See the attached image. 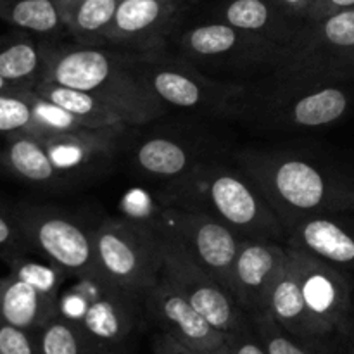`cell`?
Segmentation results:
<instances>
[{"label":"cell","mask_w":354,"mask_h":354,"mask_svg":"<svg viewBox=\"0 0 354 354\" xmlns=\"http://www.w3.org/2000/svg\"><path fill=\"white\" fill-rule=\"evenodd\" d=\"M351 7H354V0H317L308 21L322 19V17L328 16V14L339 12V10L344 9H351Z\"/></svg>","instance_id":"d590c367"},{"label":"cell","mask_w":354,"mask_h":354,"mask_svg":"<svg viewBox=\"0 0 354 354\" xmlns=\"http://www.w3.org/2000/svg\"><path fill=\"white\" fill-rule=\"evenodd\" d=\"M185 0H120L106 47L130 54L162 52Z\"/></svg>","instance_id":"5bb4252c"},{"label":"cell","mask_w":354,"mask_h":354,"mask_svg":"<svg viewBox=\"0 0 354 354\" xmlns=\"http://www.w3.org/2000/svg\"><path fill=\"white\" fill-rule=\"evenodd\" d=\"M57 315V297L41 292L14 273L0 280V320L23 330L41 328Z\"/></svg>","instance_id":"ffe728a7"},{"label":"cell","mask_w":354,"mask_h":354,"mask_svg":"<svg viewBox=\"0 0 354 354\" xmlns=\"http://www.w3.org/2000/svg\"><path fill=\"white\" fill-rule=\"evenodd\" d=\"M38 95L45 97L50 102L57 104L69 114L82 121L86 128L92 130H102V128H114L123 127L124 121L111 109L109 106L97 99L95 95L83 90L71 88V86L59 85L52 82H40L33 86Z\"/></svg>","instance_id":"cb8c5ba5"},{"label":"cell","mask_w":354,"mask_h":354,"mask_svg":"<svg viewBox=\"0 0 354 354\" xmlns=\"http://www.w3.org/2000/svg\"><path fill=\"white\" fill-rule=\"evenodd\" d=\"M275 80L265 95H249L245 111L252 107L259 123L279 130H318L335 124L351 109L349 82Z\"/></svg>","instance_id":"52a82bcc"},{"label":"cell","mask_w":354,"mask_h":354,"mask_svg":"<svg viewBox=\"0 0 354 354\" xmlns=\"http://www.w3.org/2000/svg\"><path fill=\"white\" fill-rule=\"evenodd\" d=\"M44 68V44L28 37L0 41V76L19 88H33Z\"/></svg>","instance_id":"484cf974"},{"label":"cell","mask_w":354,"mask_h":354,"mask_svg":"<svg viewBox=\"0 0 354 354\" xmlns=\"http://www.w3.org/2000/svg\"><path fill=\"white\" fill-rule=\"evenodd\" d=\"M144 304L165 334L192 351L199 354L227 351V335L218 332L162 273L144 297Z\"/></svg>","instance_id":"9a60e30c"},{"label":"cell","mask_w":354,"mask_h":354,"mask_svg":"<svg viewBox=\"0 0 354 354\" xmlns=\"http://www.w3.org/2000/svg\"><path fill=\"white\" fill-rule=\"evenodd\" d=\"M120 0H55L66 33L76 44L106 47Z\"/></svg>","instance_id":"7402d4cb"},{"label":"cell","mask_w":354,"mask_h":354,"mask_svg":"<svg viewBox=\"0 0 354 354\" xmlns=\"http://www.w3.org/2000/svg\"><path fill=\"white\" fill-rule=\"evenodd\" d=\"M178 57L190 64L221 71H252L272 68L280 50L223 21H209L183 31L178 38Z\"/></svg>","instance_id":"30bf717a"},{"label":"cell","mask_w":354,"mask_h":354,"mask_svg":"<svg viewBox=\"0 0 354 354\" xmlns=\"http://www.w3.org/2000/svg\"><path fill=\"white\" fill-rule=\"evenodd\" d=\"M133 69L145 88L168 109L216 118L244 114L251 92L245 85L207 76L182 57L162 52L133 54Z\"/></svg>","instance_id":"277c9868"},{"label":"cell","mask_w":354,"mask_h":354,"mask_svg":"<svg viewBox=\"0 0 354 354\" xmlns=\"http://www.w3.org/2000/svg\"><path fill=\"white\" fill-rule=\"evenodd\" d=\"M223 354H230V353H228V348H227V351H225Z\"/></svg>","instance_id":"f35d334b"},{"label":"cell","mask_w":354,"mask_h":354,"mask_svg":"<svg viewBox=\"0 0 354 354\" xmlns=\"http://www.w3.org/2000/svg\"><path fill=\"white\" fill-rule=\"evenodd\" d=\"M40 80L92 93L124 124H147L168 111L137 76L133 54L114 47L44 44Z\"/></svg>","instance_id":"7a4b0ae2"},{"label":"cell","mask_w":354,"mask_h":354,"mask_svg":"<svg viewBox=\"0 0 354 354\" xmlns=\"http://www.w3.org/2000/svg\"><path fill=\"white\" fill-rule=\"evenodd\" d=\"M216 16L223 23L273 45L280 54L296 40L304 24V21L287 17L270 0H228Z\"/></svg>","instance_id":"d6986e66"},{"label":"cell","mask_w":354,"mask_h":354,"mask_svg":"<svg viewBox=\"0 0 354 354\" xmlns=\"http://www.w3.org/2000/svg\"><path fill=\"white\" fill-rule=\"evenodd\" d=\"M280 80H354V7L304 21L296 40L273 66Z\"/></svg>","instance_id":"8992f818"},{"label":"cell","mask_w":354,"mask_h":354,"mask_svg":"<svg viewBox=\"0 0 354 354\" xmlns=\"http://www.w3.org/2000/svg\"><path fill=\"white\" fill-rule=\"evenodd\" d=\"M228 353L230 354H268L261 339H259L258 330L254 327V322L249 328L239 332V334L228 335L227 339Z\"/></svg>","instance_id":"d6a6232c"},{"label":"cell","mask_w":354,"mask_h":354,"mask_svg":"<svg viewBox=\"0 0 354 354\" xmlns=\"http://www.w3.org/2000/svg\"><path fill=\"white\" fill-rule=\"evenodd\" d=\"M0 353L2 354H40L35 348L28 330L0 320Z\"/></svg>","instance_id":"1f68e13d"},{"label":"cell","mask_w":354,"mask_h":354,"mask_svg":"<svg viewBox=\"0 0 354 354\" xmlns=\"http://www.w3.org/2000/svg\"><path fill=\"white\" fill-rule=\"evenodd\" d=\"M10 273L26 280L28 283L52 297L59 296L62 280L66 277V273L55 265H41V263L26 261V259H14Z\"/></svg>","instance_id":"4dcf8cb0"},{"label":"cell","mask_w":354,"mask_h":354,"mask_svg":"<svg viewBox=\"0 0 354 354\" xmlns=\"http://www.w3.org/2000/svg\"><path fill=\"white\" fill-rule=\"evenodd\" d=\"M353 354H354V353H353Z\"/></svg>","instance_id":"60d3db41"},{"label":"cell","mask_w":354,"mask_h":354,"mask_svg":"<svg viewBox=\"0 0 354 354\" xmlns=\"http://www.w3.org/2000/svg\"><path fill=\"white\" fill-rule=\"evenodd\" d=\"M131 159L144 175L168 182L180 178L203 161L196 149L165 135L138 142L131 151Z\"/></svg>","instance_id":"44dd1931"},{"label":"cell","mask_w":354,"mask_h":354,"mask_svg":"<svg viewBox=\"0 0 354 354\" xmlns=\"http://www.w3.org/2000/svg\"><path fill=\"white\" fill-rule=\"evenodd\" d=\"M152 227V225H151ZM159 237L162 258V275L190 301L194 308L216 328L228 335L239 334L252 325L228 289L213 275L201 268L173 237L152 227Z\"/></svg>","instance_id":"9c48e42d"},{"label":"cell","mask_w":354,"mask_h":354,"mask_svg":"<svg viewBox=\"0 0 354 354\" xmlns=\"http://www.w3.org/2000/svg\"><path fill=\"white\" fill-rule=\"evenodd\" d=\"M0 17L19 30L44 37L66 31L55 0H0Z\"/></svg>","instance_id":"4316f807"},{"label":"cell","mask_w":354,"mask_h":354,"mask_svg":"<svg viewBox=\"0 0 354 354\" xmlns=\"http://www.w3.org/2000/svg\"><path fill=\"white\" fill-rule=\"evenodd\" d=\"M6 162L16 175L28 182L57 185V183L68 180L55 168L40 138L33 137V135H12L9 145H7Z\"/></svg>","instance_id":"d4e9b609"},{"label":"cell","mask_w":354,"mask_h":354,"mask_svg":"<svg viewBox=\"0 0 354 354\" xmlns=\"http://www.w3.org/2000/svg\"><path fill=\"white\" fill-rule=\"evenodd\" d=\"M40 354H93L99 344L76 322L55 315L40 328Z\"/></svg>","instance_id":"83f0119b"},{"label":"cell","mask_w":354,"mask_h":354,"mask_svg":"<svg viewBox=\"0 0 354 354\" xmlns=\"http://www.w3.org/2000/svg\"><path fill=\"white\" fill-rule=\"evenodd\" d=\"M24 241L37 248L66 275L78 279L97 273L93 230L52 207H26L17 218Z\"/></svg>","instance_id":"8fae6325"},{"label":"cell","mask_w":354,"mask_h":354,"mask_svg":"<svg viewBox=\"0 0 354 354\" xmlns=\"http://www.w3.org/2000/svg\"><path fill=\"white\" fill-rule=\"evenodd\" d=\"M24 90L0 93V133L38 135L37 120Z\"/></svg>","instance_id":"f1b7e54d"},{"label":"cell","mask_w":354,"mask_h":354,"mask_svg":"<svg viewBox=\"0 0 354 354\" xmlns=\"http://www.w3.org/2000/svg\"><path fill=\"white\" fill-rule=\"evenodd\" d=\"M97 275L144 303L162 272L161 244L151 223L106 218L93 228Z\"/></svg>","instance_id":"5b68a950"},{"label":"cell","mask_w":354,"mask_h":354,"mask_svg":"<svg viewBox=\"0 0 354 354\" xmlns=\"http://www.w3.org/2000/svg\"><path fill=\"white\" fill-rule=\"evenodd\" d=\"M124 127L127 124L102 130H83L76 133L44 135L37 138H40L55 168L66 178H82L93 175L100 166L109 162Z\"/></svg>","instance_id":"ac0fdd59"},{"label":"cell","mask_w":354,"mask_h":354,"mask_svg":"<svg viewBox=\"0 0 354 354\" xmlns=\"http://www.w3.org/2000/svg\"><path fill=\"white\" fill-rule=\"evenodd\" d=\"M235 165L254 182L286 232L320 214L354 209V182L330 162L292 149H244Z\"/></svg>","instance_id":"6da1fadb"},{"label":"cell","mask_w":354,"mask_h":354,"mask_svg":"<svg viewBox=\"0 0 354 354\" xmlns=\"http://www.w3.org/2000/svg\"><path fill=\"white\" fill-rule=\"evenodd\" d=\"M287 245L317 256L354 282V220L344 213L299 221L287 232Z\"/></svg>","instance_id":"e0dca14e"},{"label":"cell","mask_w":354,"mask_h":354,"mask_svg":"<svg viewBox=\"0 0 354 354\" xmlns=\"http://www.w3.org/2000/svg\"><path fill=\"white\" fill-rule=\"evenodd\" d=\"M0 354H2V353H0Z\"/></svg>","instance_id":"ab89813d"},{"label":"cell","mask_w":354,"mask_h":354,"mask_svg":"<svg viewBox=\"0 0 354 354\" xmlns=\"http://www.w3.org/2000/svg\"><path fill=\"white\" fill-rule=\"evenodd\" d=\"M145 221L175 239L201 268L228 289L232 266L242 242L232 228L204 211L169 204L156 207L152 218Z\"/></svg>","instance_id":"ba28073f"},{"label":"cell","mask_w":354,"mask_h":354,"mask_svg":"<svg viewBox=\"0 0 354 354\" xmlns=\"http://www.w3.org/2000/svg\"><path fill=\"white\" fill-rule=\"evenodd\" d=\"M268 313L292 335L301 339L325 337L320 325L311 317L304 301L299 280L294 273L290 263L286 259V266L270 297Z\"/></svg>","instance_id":"603a6c76"},{"label":"cell","mask_w":354,"mask_h":354,"mask_svg":"<svg viewBox=\"0 0 354 354\" xmlns=\"http://www.w3.org/2000/svg\"><path fill=\"white\" fill-rule=\"evenodd\" d=\"M21 241H24V235L17 221L14 225L12 221L0 214V249H14Z\"/></svg>","instance_id":"e575fe53"},{"label":"cell","mask_w":354,"mask_h":354,"mask_svg":"<svg viewBox=\"0 0 354 354\" xmlns=\"http://www.w3.org/2000/svg\"><path fill=\"white\" fill-rule=\"evenodd\" d=\"M17 90H21L19 86L12 85V83H9L7 80H3L2 76H0V93H10V92H17Z\"/></svg>","instance_id":"74e56055"},{"label":"cell","mask_w":354,"mask_h":354,"mask_svg":"<svg viewBox=\"0 0 354 354\" xmlns=\"http://www.w3.org/2000/svg\"><path fill=\"white\" fill-rule=\"evenodd\" d=\"M287 261L299 280L308 310L322 332L328 335L344 330L353 313V280L317 256L290 245H287Z\"/></svg>","instance_id":"7c38bea8"},{"label":"cell","mask_w":354,"mask_h":354,"mask_svg":"<svg viewBox=\"0 0 354 354\" xmlns=\"http://www.w3.org/2000/svg\"><path fill=\"white\" fill-rule=\"evenodd\" d=\"M254 327L268 354H317L313 348L304 342L311 339H301L287 332L270 313L254 318Z\"/></svg>","instance_id":"f546056e"},{"label":"cell","mask_w":354,"mask_h":354,"mask_svg":"<svg viewBox=\"0 0 354 354\" xmlns=\"http://www.w3.org/2000/svg\"><path fill=\"white\" fill-rule=\"evenodd\" d=\"M287 245L242 239L230 272L228 290L251 320L268 313L270 297L283 272Z\"/></svg>","instance_id":"4fadbf2b"},{"label":"cell","mask_w":354,"mask_h":354,"mask_svg":"<svg viewBox=\"0 0 354 354\" xmlns=\"http://www.w3.org/2000/svg\"><path fill=\"white\" fill-rule=\"evenodd\" d=\"M86 296L82 301L80 325L102 346L120 344L137 325V297L95 275L85 277Z\"/></svg>","instance_id":"2e32d148"},{"label":"cell","mask_w":354,"mask_h":354,"mask_svg":"<svg viewBox=\"0 0 354 354\" xmlns=\"http://www.w3.org/2000/svg\"><path fill=\"white\" fill-rule=\"evenodd\" d=\"M156 354H199V353L192 351V349H189L187 346H183L182 342L173 339L171 335L162 332V334L156 339Z\"/></svg>","instance_id":"8d00e7d4"},{"label":"cell","mask_w":354,"mask_h":354,"mask_svg":"<svg viewBox=\"0 0 354 354\" xmlns=\"http://www.w3.org/2000/svg\"><path fill=\"white\" fill-rule=\"evenodd\" d=\"M287 17L296 21H308L317 0H270Z\"/></svg>","instance_id":"836d02e7"},{"label":"cell","mask_w":354,"mask_h":354,"mask_svg":"<svg viewBox=\"0 0 354 354\" xmlns=\"http://www.w3.org/2000/svg\"><path fill=\"white\" fill-rule=\"evenodd\" d=\"M165 204L211 214L241 239L287 244V232L261 190L237 165L201 161L169 182Z\"/></svg>","instance_id":"3957f363"}]
</instances>
